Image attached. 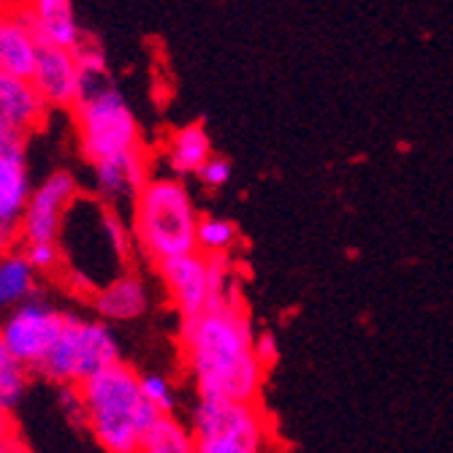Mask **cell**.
<instances>
[{"label": "cell", "instance_id": "7c38bea8", "mask_svg": "<svg viewBox=\"0 0 453 453\" xmlns=\"http://www.w3.org/2000/svg\"><path fill=\"white\" fill-rule=\"evenodd\" d=\"M30 81L50 109H73L85 93V73L73 47L41 44Z\"/></svg>", "mask_w": 453, "mask_h": 453}, {"label": "cell", "instance_id": "8992f818", "mask_svg": "<svg viewBox=\"0 0 453 453\" xmlns=\"http://www.w3.org/2000/svg\"><path fill=\"white\" fill-rule=\"evenodd\" d=\"M114 361H119V342L109 320L68 312L52 350L35 369V375L58 386H79Z\"/></svg>", "mask_w": 453, "mask_h": 453}, {"label": "cell", "instance_id": "ffe728a7", "mask_svg": "<svg viewBox=\"0 0 453 453\" xmlns=\"http://www.w3.org/2000/svg\"><path fill=\"white\" fill-rule=\"evenodd\" d=\"M139 450L144 453H193L196 440L190 424H182L174 413H157L142 434Z\"/></svg>", "mask_w": 453, "mask_h": 453}, {"label": "cell", "instance_id": "44dd1931", "mask_svg": "<svg viewBox=\"0 0 453 453\" xmlns=\"http://www.w3.org/2000/svg\"><path fill=\"white\" fill-rule=\"evenodd\" d=\"M30 383V369L9 350V345L0 337V407L14 410Z\"/></svg>", "mask_w": 453, "mask_h": 453}, {"label": "cell", "instance_id": "484cf974", "mask_svg": "<svg viewBox=\"0 0 453 453\" xmlns=\"http://www.w3.org/2000/svg\"><path fill=\"white\" fill-rule=\"evenodd\" d=\"M27 450V442L22 440V432L12 416V410L0 407V453H22Z\"/></svg>", "mask_w": 453, "mask_h": 453}, {"label": "cell", "instance_id": "ba28073f", "mask_svg": "<svg viewBox=\"0 0 453 453\" xmlns=\"http://www.w3.org/2000/svg\"><path fill=\"white\" fill-rule=\"evenodd\" d=\"M155 272L169 296V304L182 318L198 315L231 291L228 256H203L190 250L155 264Z\"/></svg>", "mask_w": 453, "mask_h": 453}, {"label": "cell", "instance_id": "2e32d148", "mask_svg": "<svg viewBox=\"0 0 453 453\" xmlns=\"http://www.w3.org/2000/svg\"><path fill=\"white\" fill-rule=\"evenodd\" d=\"M38 47L41 38L22 6H0V73L30 79Z\"/></svg>", "mask_w": 453, "mask_h": 453}, {"label": "cell", "instance_id": "4316f807", "mask_svg": "<svg viewBox=\"0 0 453 453\" xmlns=\"http://www.w3.org/2000/svg\"><path fill=\"white\" fill-rule=\"evenodd\" d=\"M253 348H256V356H258V361L264 364L266 372H269V369L280 361V342H277V337H274L272 332H261V334H256Z\"/></svg>", "mask_w": 453, "mask_h": 453}, {"label": "cell", "instance_id": "7a4b0ae2", "mask_svg": "<svg viewBox=\"0 0 453 453\" xmlns=\"http://www.w3.org/2000/svg\"><path fill=\"white\" fill-rule=\"evenodd\" d=\"M60 280L68 291L90 296L101 285L128 272L134 261V231L122 212L104 198L79 196L63 218L60 234Z\"/></svg>", "mask_w": 453, "mask_h": 453}, {"label": "cell", "instance_id": "7402d4cb", "mask_svg": "<svg viewBox=\"0 0 453 453\" xmlns=\"http://www.w3.org/2000/svg\"><path fill=\"white\" fill-rule=\"evenodd\" d=\"M239 239L236 223L226 218H198L196 226V250L203 256H228Z\"/></svg>", "mask_w": 453, "mask_h": 453}, {"label": "cell", "instance_id": "6da1fadb", "mask_svg": "<svg viewBox=\"0 0 453 453\" xmlns=\"http://www.w3.org/2000/svg\"><path fill=\"white\" fill-rule=\"evenodd\" d=\"M253 342L256 332L250 315L234 288L198 315L182 318V361L198 396L258 402L266 369Z\"/></svg>", "mask_w": 453, "mask_h": 453}, {"label": "cell", "instance_id": "3957f363", "mask_svg": "<svg viewBox=\"0 0 453 453\" xmlns=\"http://www.w3.org/2000/svg\"><path fill=\"white\" fill-rule=\"evenodd\" d=\"M76 388L85 410V429L96 445L109 453H136L144 429L157 416L142 391V375L136 369L119 358Z\"/></svg>", "mask_w": 453, "mask_h": 453}, {"label": "cell", "instance_id": "5b68a950", "mask_svg": "<svg viewBox=\"0 0 453 453\" xmlns=\"http://www.w3.org/2000/svg\"><path fill=\"white\" fill-rule=\"evenodd\" d=\"M71 111L79 152L88 163L144 147L139 119L126 96L111 85V79L88 85Z\"/></svg>", "mask_w": 453, "mask_h": 453}, {"label": "cell", "instance_id": "30bf717a", "mask_svg": "<svg viewBox=\"0 0 453 453\" xmlns=\"http://www.w3.org/2000/svg\"><path fill=\"white\" fill-rule=\"evenodd\" d=\"M50 106L27 76L0 73V152L25 155L30 136L44 126Z\"/></svg>", "mask_w": 453, "mask_h": 453}, {"label": "cell", "instance_id": "277c9868", "mask_svg": "<svg viewBox=\"0 0 453 453\" xmlns=\"http://www.w3.org/2000/svg\"><path fill=\"white\" fill-rule=\"evenodd\" d=\"M196 201L174 174H150L131 203V231L136 250L155 266L180 253L196 250Z\"/></svg>", "mask_w": 453, "mask_h": 453}, {"label": "cell", "instance_id": "603a6c76", "mask_svg": "<svg viewBox=\"0 0 453 453\" xmlns=\"http://www.w3.org/2000/svg\"><path fill=\"white\" fill-rule=\"evenodd\" d=\"M142 391H144L147 402L157 410V413H174L177 394H174V386H172V380L166 375H157V372L142 375Z\"/></svg>", "mask_w": 453, "mask_h": 453}, {"label": "cell", "instance_id": "d6986e66", "mask_svg": "<svg viewBox=\"0 0 453 453\" xmlns=\"http://www.w3.org/2000/svg\"><path fill=\"white\" fill-rule=\"evenodd\" d=\"M38 272L30 266L22 250H6L0 253V318L17 304L27 302L35 294Z\"/></svg>", "mask_w": 453, "mask_h": 453}, {"label": "cell", "instance_id": "9c48e42d", "mask_svg": "<svg viewBox=\"0 0 453 453\" xmlns=\"http://www.w3.org/2000/svg\"><path fill=\"white\" fill-rule=\"evenodd\" d=\"M65 315L60 307H55L47 299H35L30 296L27 302L17 304L0 318V337L9 345V350L30 369L44 364L47 353L52 350L60 328L65 323Z\"/></svg>", "mask_w": 453, "mask_h": 453}, {"label": "cell", "instance_id": "4fadbf2b", "mask_svg": "<svg viewBox=\"0 0 453 453\" xmlns=\"http://www.w3.org/2000/svg\"><path fill=\"white\" fill-rule=\"evenodd\" d=\"M90 166L96 177V196L122 212V207H131L139 188L152 174V157L147 147H136L131 152L90 163Z\"/></svg>", "mask_w": 453, "mask_h": 453}, {"label": "cell", "instance_id": "9a60e30c", "mask_svg": "<svg viewBox=\"0 0 453 453\" xmlns=\"http://www.w3.org/2000/svg\"><path fill=\"white\" fill-rule=\"evenodd\" d=\"M90 304H93L96 315L109 323H128V320L147 315L150 285L139 272L128 269V272L117 274L114 280H109L106 285H101L98 291H93Z\"/></svg>", "mask_w": 453, "mask_h": 453}, {"label": "cell", "instance_id": "8fae6325", "mask_svg": "<svg viewBox=\"0 0 453 453\" xmlns=\"http://www.w3.org/2000/svg\"><path fill=\"white\" fill-rule=\"evenodd\" d=\"M76 196H79V182L65 169L52 172L38 185H33L19 223V244L58 242L63 218Z\"/></svg>", "mask_w": 453, "mask_h": 453}, {"label": "cell", "instance_id": "e0dca14e", "mask_svg": "<svg viewBox=\"0 0 453 453\" xmlns=\"http://www.w3.org/2000/svg\"><path fill=\"white\" fill-rule=\"evenodd\" d=\"M19 6L38 33L41 44L76 47L85 35L73 12V0H22Z\"/></svg>", "mask_w": 453, "mask_h": 453}, {"label": "cell", "instance_id": "cb8c5ba5", "mask_svg": "<svg viewBox=\"0 0 453 453\" xmlns=\"http://www.w3.org/2000/svg\"><path fill=\"white\" fill-rule=\"evenodd\" d=\"M19 250L30 261L38 274H58L60 272V247L58 242H30L19 244Z\"/></svg>", "mask_w": 453, "mask_h": 453}, {"label": "cell", "instance_id": "d4e9b609", "mask_svg": "<svg viewBox=\"0 0 453 453\" xmlns=\"http://www.w3.org/2000/svg\"><path fill=\"white\" fill-rule=\"evenodd\" d=\"M231 174H234V166H231V160L220 157V155H210L207 160H203V166L198 169V180L201 185H207V188H223L231 182Z\"/></svg>", "mask_w": 453, "mask_h": 453}, {"label": "cell", "instance_id": "52a82bcc", "mask_svg": "<svg viewBox=\"0 0 453 453\" xmlns=\"http://www.w3.org/2000/svg\"><path fill=\"white\" fill-rule=\"evenodd\" d=\"M190 432L198 453H261L269 448L272 429L258 402L201 396Z\"/></svg>", "mask_w": 453, "mask_h": 453}, {"label": "cell", "instance_id": "5bb4252c", "mask_svg": "<svg viewBox=\"0 0 453 453\" xmlns=\"http://www.w3.org/2000/svg\"><path fill=\"white\" fill-rule=\"evenodd\" d=\"M33 182L25 155L0 152V253L19 247V223Z\"/></svg>", "mask_w": 453, "mask_h": 453}, {"label": "cell", "instance_id": "ac0fdd59", "mask_svg": "<svg viewBox=\"0 0 453 453\" xmlns=\"http://www.w3.org/2000/svg\"><path fill=\"white\" fill-rule=\"evenodd\" d=\"M210 155H212V139L201 122H190V126L177 128L169 136L166 150H163V160H166L169 174L174 177L198 174V169Z\"/></svg>", "mask_w": 453, "mask_h": 453}]
</instances>
